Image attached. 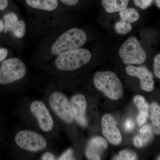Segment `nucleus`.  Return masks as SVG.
I'll return each instance as SVG.
<instances>
[{"label": "nucleus", "mask_w": 160, "mask_h": 160, "mask_svg": "<svg viewBox=\"0 0 160 160\" xmlns=\"http://www.w3.org/2000/svg\"><path fill=\"white\" fill-rule=\"evenodd\" d=\"M30 111L36 118L40 129L45 132L51 131L54 127V122L45 104L41 101H35L30 106Z\"/></svg>", "instance_id": "nucleus-8"}, {"label": "nucleus", "mask_w": 160, "mask_h": 160, "mask_svg": "<svg viewBox=\"0 0 160 160\" xmlns=\"http://www.w3.org/2000/svg\"><path fill=\"white\" fill-rule=\"evenodd\" d=\"M118 122L111 115H104L102 119V132L104 136L109 142L118 145L122 141V137L117 127Z\"/></svg>", "instance_id": "nucleus-10"}, {"label": "nucleus", "mask_w": 160, "mask_h": 160, "mask_svg": "<svg viewBox=\"0 0 160 160\" xmlns=\"http://www.w3.org/2000/svg\"><path fill=\"white\" fill-rule=\"evenodd\" d=\"M154 0H133L135 5L142 9H146L151 6Z\"/></svg>", "instance_id": "nucleus-22"}, {"label": "nucleus", "mask_w": 160, "mask_h": 160, "mask_svg": "<svg viewBox=\"0 0 160 160\" xmlns=\"http://www.w3.org/2000/svg\"><path fill=\"white\" fill-rule=\"evenodd\" d=\"M114 29L117 33L120 35H126L129 33L132 29L131 23L120 21L116 23Z\"/></svg>", "instance_id": "nucleus-18"}, {"label": "nucleus", "mask_w": 160, "mask_h": 160, "mask_svg": "<svg viewBox=\"0 0 160 160\" xmlns=\"http://www.w3.org/2000/svg\"><path fill=\"white\" fill-rule=\"evenodd\" d=\"M42 159L43 160H55L54 155L50 152H46L43 155Z\"/></svg>", "instance_id": "nucleus-26"}, {"label": "nucleus", "mask_w": 160, "mask_h": 160, "mask_svg": "<svg viewBox=\"0 0 160 160\" xmlns=\"http://www.w3.org/2000/svg\"><path fill=\"white\" fill-rule=\"evenodd\" d=\"M63 4L68 6H73L76 5L79 0H60Z\"/></svg>", "instance_id": "nucleus-27"}, {"label": "nucleus", "mask_w": 160, "mask_h": 160, "mask_svg": "<svg viewBox=\"0 0 160 160\" xmlns=\"http://www.w3.org/2000/svg\"><path fill=\"white\" fill-rule=\"evenodd\" d=\"M134 146L138 148L142 147L143 145V142L142 139L139 137H135L133 139Z\"/></svg>", "instance_id": "nucleus-29"}, {"label": "nucleus", "mask_w": 160, "mask_h": 160, "mask_svg": "<svg viewBox=\"0 0 160 160\" xmlns=\"http://www.w3.org/2000/svg\"><path fill=\"white\" fill-rule=\"evenodd\" d=\"M134 102L139 112L149 109V104L146 102L145 98L142 96H136L134 98Z\"/></svg>", "instance_id": "nucleus-19"}, {"label": "nucleus", "mask_w": 160, "mask_h": 160, "mask_svg": "<svg viewBox=\"0 0 160 160\" xmlns=\"http://www.w3.org/2000/svg\"><path fill=\"white\" fill-rule=\"evenodd\" d=\"M107 146L108 143L103 138L100 137L92 138L86 149V157L90 160H100L101 153Z\"/></svg>", "instance_id": "nucleus-13"}, {"label": "nucleus", "mask_w": 160, "mask_h": 160, "mask_svg": "<svg viewBox=\"0 0 160 160\" xmlns=\"http://www.w3.org/2000/svg\"><path fill=\"white\" fill-rule=\"evenodd\" d=\"M27 72L26 65L19 59L5 60L0 68V84L7 85L22 79Z\"/></svg>", "instance_id": "nucleus-5"}, {"label": "nucleus", "mask_w": 160, "mask_h": 160, "mask_svg": "<svg viewBox=\"0 0 160 160\" xmlns=\"http://www.w3.org/2000/svg\"><path fill=\"white\" fill-rule=\"evenodd\" d=\"M150 130H151V127L149 125H146L141 128L140 130V132L143 134V133L148 132Z\"/></svg>", "instance_id": "nucleus-31"}, {"label": "nucleus", "mask_w": 160, "mask_h": 160, "mask_svg": "<svg viewBox=\"0 0 160 160\" xmlns=\"http://www.w3.org/2000/svg\"><path fill=\"white\" fill-rule=\"evenodd\" d=\"M129 0H102L103 7L108 13L122 11L127 8Z\"/></svg>", "instance_id": "nucleus-14"}, {"label": "nucleus", "mask_w": 160, "mask_h": 160, "mask_svg": "<svg viewBox=\"0 0 160 160\" xmlns=\"http://www.w3.org/2000/svg\"><path fill=\"white\" fill-rule=\"evenodd\" d=\"M119 16L121 21L130 23L135 22L140 18L138 12L132 8H127L120 11Z\"/></svg>", "instance_id": "nucleus-17"}, {"label": "nucleus", "mask_w": 160, "mask_h": 160, "mask_svg": "<svg viewBox=\"0 0 160 160\" xmlns=\"http://www.w3.org/2000/svg\"><path fill=\"white\" fill-rule=\"evenodd\" d=\"M96 88L112 100H118L123 94L122 85L115 73L111 71H97L93 77Z\"/></svg>", "instance_id": "nucleus-1"}, {"label": "nucleus", "mask_w": 160, "mask_h": 160, "mask_svg": "<svg viewBox=\"0 0 160 160\" xmlns=\"http://www.w3.org/2000/svg\"><path fill=\"white\" fill-rule=\"evenodd\" d=\"M127 74L139 79L140 87L142 90L151 92L154 88V82L152 73L146 66H135L128 65L126 67Z\"/></svg>", "instance_id": "nucleus-9"}, {"label": "nucleus", "mask_w": 160, "mask_h": 160, "mask_svg": "<svg viewBox=\"0 0 160 160\" xmlns=\"http://www.w3.org/2000/svg\"><path fill=\"white\" fill-rule=\"evenodd\" d=\"M4 31L10 32L15 37L21 38L26 32V24L19 20L17 15L13 12L7 13L4 16Z\"/></svg>", "instance_id": "nucleus-12"}, {"label": "nucleus", "mask_w": 160, "mask_h": 160, "mask_svg": "<svg viewBox=\"0 0 160 160\" xmlns=\"http://www.w3.org/2000/svg\"><path fill=\"white\" fill-rule=\"evenodd\" d=\"M135 124L134 122L131 119H127L125 123V129L126 131H131L134 129Z\"/></svg>", "instance_id": "nucleus-24"}, {"label": "nucleus", "mask_w": 160, "mask_h": 160, "mask_svg": "<svg viewBox=\"0 0 160 160\" xmlns=\"http://www.w3.org/2000/svg\"><path fill=\"white\" fill-rule=\"evenodd\" d=\"M8 55V50L6 49L0 48V62L5 59Z\"/></svg>", "instance_id": "nucleus-28"}, {"label": "nucleus", "mask_w": 160, "mask_h": 160, "mask_svg": "<svg viewBox=\"0 0 160 160\" xmlns=\"http://www.w3.org/2000/svg\"><path fill=\"white\" fill-rule=\"evenodd\" d=\"M91 57V52L87 49L78 48L69 49L58 55L55 65L60 70L72 71L89 62Z\"/></svg>", "instance_id": "nucleus-2"}, {"label": "nucleus", "mask_w": 160, "mask_h": 160, "mask_svg": "<svg viewBox=\"0 0 160 160\" xmlns=\"http://www.w3.org/2000/svg\"><path fill=\"white\" fill-rule=\"evenodd\" d=\"M15 141L21 149L31 152H38L47 148V141L45 138L36 132L21 130L16 134Z\"/></svg>", "instance_id": "nucleus-6"}, {"label": "nucleus", "mask_w": 160, "mask_h": 160, "mask_svg": "<svg viewBox=\"0 0 160 160\" xmlns=\"http://www.w3.org/2000/svg\"><path fill=\"white\" fill-rule=\"evenodd\" d=\"M150 118L154 132L157 135H160V105L156 102L150 104Z\"/></svg>", "instance_id": "nucleus-16"}, {"label": "nucleus", "mask_w": 160, "mask_h": 160, "mask_svg": "<svg viewBox=\"0 0 160 160\" xmlns=\"http://www.w3.org/2000/svg\"><path fill=\"white\" fill-rule=\"evenodd\" d=\"M153 71L156 77L160 79V52L153 58Z\"/></svg>", "instance_id": "nucleus-21"}, {"label": "nucleus", "mask_w": 160, "mask_h": 160, "mask_svg": "<svg viewBox=\"0 0 160 160\" xmlns=\"http://www.w3.org/2000/svg\"><path fill=\"white\" fill-rule=\"evenodd\" d=\"M8 0H0V10H4L8 5Z\"/></svg>", "instance_id": "nucleus-30"}, {"label": "nucleus", "mask_w": 160, "mask_h": 160, "mask_svg": "<svg viewBox=\"0 0 160 160\" xmlns=\"http://www.w3.org/2000/svg\"><path fill=\"white\" fill-rule=\"evenodd\" d=\"M27 5L34 9L53 11L58 6V0H26Z\"/></svg>", "instance_id": "nucleus-15"}, {"label": "nucleus", "mask_w": 160, "mask_h": 160, "mask_svg": "<svg viewBox=\"0 0 160 160\" xmlns=\"http://www.w3.org/2000/svg\"><path fill=\"white\" fill-rule=\"evenodd\" d=\"M50 107L56 114L66 123L70 124L74 119L70 102L64 93L52 92L49 98Z\"/></svg>", "instance_id": "nucleus-7"}, {"label": "nucleus", "mask_w": 160, "mask_h": 160, "mask_svg": "<svg viewBox=\"0 0 160 160\" xmlns=\"http://www.w3.org/2000/svg\"><path fill=\"white\" fill-rule=\"evenodd\" d=\"M137 158L134 152L125 149L120 152L118 156L115 158L114 159L133 160H136Z\"/></svg>", "instance_id": "nucleus-20"}, {"label": "nucleus", "mask_w": 160, "mask_h": 160, "mask_svg": "<svg viewBox=\"0 0 160 160\" xmlns=\"http://www.w3.org/2000/svg\"><path fill=\"white\" fill-rule=\"evenodd\" d=\"M149 116V112H140L139 114L138 117L137 122L138 125L139 126H142L146 122L147 118Z\"/></svg>", "instance_id": "nucleus-23"}, {"label": "nucleus", "mask_w": 160, "mask_h": 160, "mask_svg": "<svg viewBox=\"0 0 160 160\" xmlns=\"http://www.w3.org/2000/svg\"><path fill=\"white\" fill-rule=\"evenodd\" d=\"M4 30V23L2 21L0 20V32H2Z\"/></svg>", "instance_id": "nucleus-32"}, {"label": "nucleus", "mask_w": 160, "mask_h": 160, "mask_svg": "<svg viewBox=\"0 0 160 160\" xmlns=\"http://www.w3.org/2000/svg\"><path fill=\"white\" fill-rule=\"evenodd\" d=\"M119 55L126 65H141L146 62L147 55L137 38L127 39L120 47Z\"/></svg>", "instance_id": "nucleus-4"}, {"label": "nucleus", "mask_w": 160, "mask_h": 160, "mask_svg": "<svg viewBox=\"0 0 160 160\" xmlns=\"http://www.w3.org/2000/svg\"><path fill=\"white\" fill-rule=\"evenodd\" d=\"M87 35L82 29L73 28L67 30L58 38L52 46V53L58 55L63 52L80 48L86 43Z\"/></svg>", "instance_id": "nucleus-3"}, {"label": "nucleus", "mask_w": 160, "mask_h": 160, "mask_svg": "<svg viewBox=\"0 0 160 160\" xmlns=\"http://www.w3.org/2000/svg\"><path fill=\"white\" fill-rule=\"evenodd\" d=\"M72 151L71 149H68L58 159L59 160H72Z\"/></svg>", "instance_id": "nucleus-25"}, {"label": "nucleus", "mask_w": 160, "mask_h": 160, "mask_svg": "<svg viewBox=\"0 0 160 160\" xmlns=\"http://www.w3.org/2000/svg\"><path fill=\"white\" fill-rule=\"evenodd\" d=\"M70 104L75 119L78 124L82 127H86L88 124L86 116L87 102L85 97L82 94L72 96Z\"/></svg>", "instance_id": "nucleus-11"}]
</instances>
